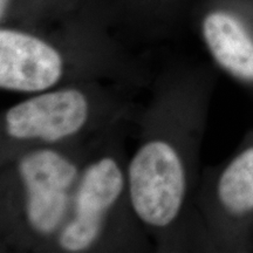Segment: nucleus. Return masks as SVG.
<instances>
[{"label":"nucleus","mask_w":253,"mask_h":253,"mask_svg":"<svg viewBox=\"0 0 253 253\" xmlns=\"http://www.w3.org/2000/svg\"><path fill=\"white\" fill-rule=\"evenodd\" d=\"M132 210L145 225L162 229L176 219L184 203L186 172L172 144L155 138L138 148L126 173Z\"/></svg>","instance_id":"f257e3e1"},{"label":"nucleus","mask_w":253,"mask_h":253,"mask_svg":"<svg viewBox=\"0 0 253 253\" xmlns=\"http://www.w3.org/2000/svg\"><path fill=\"white\" fill-rule=\"evenodd\" d=\"M207 210L220 246L249 249L253 242V131L208 184Z\"/></svg>","instance_id":"f03ea898"},{"label":"nucleus","mask_w":253,"mask_h":253,"mask_svg":"<svg viewBox=\"0 0 253 253\" xmlns=\"http://www.w3.org/2000/svg\"><path fill=\"white\" fill-rule=\"evenodd\" d=\"M89 118V102L81 90H46L6 110L4 130L17 141L56 143L78 134Z\"/></svg>","instance_id":"7ed1b4c3"},{"label":"nucleus","mask_w":253,"mask_h":253,"mask_svg":"<svg viewBox=\"0 0 253 253\" xmlns=\"http://www.w3.org/2000/svg\"><path fill=\"white\" fill-rule=\"evenodd\" d=\"M126 186V176L112 157H101L82 172L74 199L73 216L59 233L63 251L82 252L101 235L104 218L118 203Z\"/></svg>","instance_id":"20e7f679"},{"label":"nucleus","mask_w":253,"mask_h":253,"mask_svg":"<svg viewBox=\"0 0 253 253\" xmlns=\"http://www.w3.org/2000/svg\"><path fill=\"white\" fill-rule=\"evenodd\" d=\"M209 54L225 74L253 89V0H226L201 21Z\"/></svg>","instance_id":"39448f33"},{"label":"nucleus","mask_w":253,"mask_h":253,"mask_svg":"<svg viewBox=\"0 0 253 253\" xmlns=\"http://www.w3.org/2000/svg\"><path fill=\"white\" fill-rule=\"evenodd\" d=\"M63 59L54 47L17 30L0 31V88L15 93H41L63 75Z\"/></svg>","instance_id":"423d86ee"},{"label":"nucleus","mask_w":253,"mask_h":253,"mask_svg":"<svg viewBox=\"0 0 253 253\" xmlns=\"http://www.w3.org/2000/svg\"><path fill=\"white\" fill-rule=\"evenodd\" d=\"M18 172L24 190H66L79 178L77 166L53 149H38L21 158Z\"/></svg>","instance_id":"0eeeda50"},{"label":"nucleus","mask_w":253,"mask_h":253,"mask_svg":"<svg viewBox=\"0 0 253 253\" xmlns=\"http://www.w3.org/2000/svg\"><path fill=\"white\" fill-rule=\"evenodd\" d=\"M68 208L66 190H25V216L38 235L49 236L61 229Z\"/></svg>","instance_id":"6e6552de"},{"label":"nucleus","mask_w":253,"mask_h":253,"mask_svg":"<svg viewBox=\"0 0 253 253\" xmlns=\"http://www.w3.org/2000/svg\"><path fill=\"white\" fill-rule=\"evenodd\" d=\"M9 2H11V0H0V18H1V20L7 13Z\"/></svg>","instance_id":"1a4fd4ad"}]
</instances>
